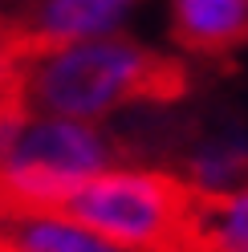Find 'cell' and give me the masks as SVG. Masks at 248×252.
I'll return each mask as SVG.
<instances>
[{
	"label": "cell",
	"mask_w": 248,
	"mask_h": 252,
	"mask_svg": "<svg viewBox=\"0 0 248 252\" xmlns=\"http://www.w3.org/2000/svg\"><path fill=\"white\" fill-rule=\"evenodd\" d=\"M187 94V65L130 37H94L37 53L21 65L29 114L94 122L134 102H175Z\"/></svg>",
	"instance_id": "cell-1"
},
{
	"label": "cell",
	"mask_w": 248,
	"mask_h": 252,
	"mask_svg": "<svg viewBox=\"0 0 248 252\" xmlns=\"http://www.w3.org/2000/svg\"><path fill=\"white\" fill-rule=\"evenodd\" d=\"M191 203L195 187L179 175L110 167L86 179L53 216H65L126 252H183Z\"/></svg>",
	"instance_id": "cell-2"
},
{
	"label": "cell",
	"mask_w": 248,
	"mask_h": 252,
	"mask_svg": "<svg viewBox=\"0 0 248 252\" xmlns=\"http://www.w3.org/2000/svg\"><path fill=\"white\" fill-rule=\"evenodd\" d=\"M134 4L138 0H25L17 12H8V21L33 61L37 53L61 49L73 41L110 37L134 12Z\"/></svg>",
	"instance_id": "cell-3"
},
{
	"label": "cell",
	"mask_w": 248,
	"mask_h": 252,
	"mask_svg": "<svg viewBox=\"0 0 248 252\" xmlns=\"http://www.w3.org/2000/svg\"><path fill=\"white\" fill-rule=\"evenodd\" d=\"M171 41L195 57H228L248 45V0H171Z\"/></svg>",
	"instance_id": "cell-4"
},
{
	"label": "cell",
	"mask_w": 248,
	"mask_h": 252,
	"mask_svg": "<svg viewBox=\"0 0 248 252\" xmlns=\"http://www.w3.org/2000/svg\"><path fill=\"white\" fill-rule=\"evenodd\" d=\"M0 252H126L53 212L0 216Z\"/></svg>",
	"instance_id": "cell-5"
},
{
	"label": "cell",
	"mask_w": 248,
	"mask_h": 252,
	"mask_svg": "<svg viewBox=\"0 0 248 252\" xmlns=\"http://www.w3.org/2000/svg\"><path fill=\"white\" fill-rule=\"evenodd\" d=\"M183 252H248V183L236 191H195Z\"/></svg>",
	"instance_id": "cell-6"
},
{
	"label": "cell",
	"mask_w": 248,
	"mask_h": 252,
	"mask_svg": "<svg viewBox=\"0 0 248 252\" xmlns=\"http://www.w3.org/2000/svg\"><path fill=\"white\" fill-rule=\"evenodd\" d=\"M191 187L195 191H236V183L248 179V151L236 147V143H220V147H208L191 159Z\"/></svg>",
	"instance_id": "cell-7"
},
{
	"label": "cell",
	"mask_w": 248,
	"mask_h": 252,
	"mask_svg": "<svg viewBox=\"0 0 248 252\" xmlns=\"http://www.w3.org/2000/svg\"><path fill=\"white\" fill-rule=\"evenodd\" d=\"M29 61L25 45L12 29L8 12H0V110L4 106H25L21 102V65Z\"/></svg>",
	"instance_id": "cell-8"
}]
</instances>
